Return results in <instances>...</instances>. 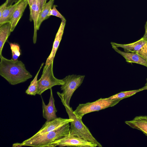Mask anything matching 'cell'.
<instances>
[{
    "label": "cell",
    "instance_id": "cell-1",
    "mask_svg": "<svg viewBox=\"0 0 147 147\" xmlns=\"http://www.w3.org/2000/svg\"><path fill=\"white\" fill-rule=\"evenodd\" d=\"M0 57V75L10 84L24 82L32 77L21 61L8 59L2 55Z\"/></svg>",
    "mask_w": 147,
    "mask_h": 147
},
{
    "label": "cell",
    "instance_id": "cell-2",
    "mask_svg": "<svg viewBox=\"0 0 147 147\" xmlns=\"http://www.w3.org/2000/svg\"><path fill=\"white\" fill-rule=\"evenodd\" d=\"M57 93L65 108L69 118L74 119V121L70 122V125L68 134L94 143L98 147H102V145L93 136L89 129L83 123L82 119L76 116L71 107L65 104L61 93L57 92Z\"/></svg>",
    "mask_w": 147,
    "mask_h": 147
},
{
    "label": "cell",
    "instance_id": "cell-3",
    "mask_svg": "<svg viewBox=\"0 0 147 147\" xmlns=\"http://www.w3.org/2000/svg\"><path fill=\"white\" fill-rule=\"evenodd\" d=\"M69 123L52 131L32 139L28 138L21 143L13 144L12 147L28 146L34 147H49L55 141L68 134L70 129Z\"/></svg>",
    "mask_w": 147,
    "mask_h": 147
},
{
    "label": "cell",
    "instance_id": "cell-4",
    "mask_svg": "<svg viewBox=\"0 0 147 147\" xmlns=\"http://www.w3.org/2000/svg\"><path fill=\"white\" fill-rule=\"evenodd\" d=\"M120 101L110 100L108 98H100L92 102L80 104L74 112L78 118L82 119L83 117L87 113L114 106Z\"/></svg>",
    "mask_w": 147,
    "mask_h": 147
},
{
    "label": "cell",
    "instance_id": "cell-5",
    "mask_svg": "<svg viewBox=\"0 0 147 147\" xmlns=\"http://www.w3.org/2000/svg\"><path fill=\"white\" fill-rule=\"evenodd\" d=\"M53 61L48 66H44L42 75L38 80L37 94L40 95L45 90L56 85H61L64 82L62 80L59 79L54 76Z\"/></svg>",
    "mask_w": 147,
    "mask_h": 147
},
{
    "label": "cell",
    "instance_id": "cell-6",
    "mask_svg": "<svg viewBox=\"0 0 147 147\" xmlns=\"http://www.w3.org/2000/svg\"><path fill=\"white\" fill-rule=\"evenodd\" d=\"M85 76L73 74L66 76L62 80L64 82L61 88L63 92L61 93L65 104L70 106L71 98L75 91L82 83Z\"/></svg>",
    "mask_w": 147,
    "mask_h": 147
},
{
    "label": "cell",
    "instance_id": "cell-7",
    "mask_svg": "<svg viewBox=\"0 0 147 147\" xmlns=\"http://www.w3.org/2000/svg\"><path fill=\"white\" fill-rule=\"evenodd\" d=\"M57 146L59 147H96L97 146L94 143L68 134L51 143L49 147H55Z\"/></svg>",
    "mask_w": 147,
    "mask_h": 147
},
{
    "label": "cell",
    "instance_id": "cell-8",
    "mask_svg": "<svg viewBox=\"0 0 147 147\" xmlns=\"http://www.w3.org/2000/svg\"><path fill=\"white\" fill-rule=\"evenodd\" d=\"M74 121L71 118L63 119L57 117L49 122L46 121L40 129L34 135L29 138L32 139L52 131Z\"/></svg>",
    "mask_w": 147,
    "mask_h": 147
},
{
    "label": "cell",
    "instance_id": "cell-9",
    "mask_svg": "<svg viewBox=\"0 0 147 147\" xmlns=\"http://www.w3.org/2000/svg\"><path fill=\"white\" fill-rule=\"evenodd\" d=\"M50 96L49 102L47 105H45L43 98L42 100V115L47 122L52 121L57 118L56 115L57 111L55 105V100L53 95L52 88L50 89Z\"/></svg>",
    "mask_w": 147,
    "mask_h": 147
},
{
    "label": "cell",
    "instance_id": "cell-10",
    "mask_svg": "<svg viewBox=\"0 0 147 147\" xmlns=\"http://www.w3.org/2000/svg\"><path fill=\"white\" fill-rule=\"evenodd\" d=\"M66 20H62L60 26L56 35L51 52L47 58L44 66L49 65L53 61L62 39L65 25Z\"/></svg>",
    "mask_w": 147,
    "mask_h": 147
},
{
    "label": "cell",
    "instance_id": "cell-11",
    "mask_svg": "<svg viewBox=\"0 0 147 147\" xmlns=\"http://www.w3.org/2000/svg\"><path fill=\"white\" fill-rule=\"evenodd\" d=\"M30 8V15L29 20L33 21L34 33L33 37L34 44L36 43L37 40V24L39 15L40 12V0H34Z\"/></svg>",
    "mask_w": 147,
    "mask_h": 147
},
{
    "label": "cell",
    "instance_id": "cell-12",
    "mask_svg": "<svg viewBox=\"0 0 147 147\" xmlns=\"http://www.w3.org/2000/svg\"><path fill=\"white\" fill-rule=\"evenodd\" d=\"M125 122L130 127L141 131L147 136V115L136 116L132 120Z\"/></svg>",
    "mask_w": 147,
    "mask_h": 147
},
{
    "label": "cell",
    "instance_id": "cell-13",
    "mask_svg": "<svg viewBox=\"0 0 147 147\" xmlns=\"http://www.w3.org/2000/svg\"><path fill=\"white\" fill-rule=\"evenodd\" d=\"M112 47L116 52L125 58L126 61L139 64L147 67V61L138 53L123 52L119 50L117 47Z\"/></svg>",
    "mask_w": 147,
    "mask_h": 147
},
{
    "label": "cell",
    "instance_id": "cell-14",
    "mask_svg": "<svg viewBox=\"0 0 147 147\" xmlns=\"http://www.w3.org/2000/svg\"><path fill=\"white\" fill-rule=\"evenodd\" d=\"M28 4L27 0H22L18 5L10 22L11 26V32L14 30Z\"/></svg>",
    "mask_w": 147,
    "mask_h": 147
},
{
    "label": "cell",
    "instance_id": "cell-15",
    "mask_svg": "<svg viewBox=\"0 0 147 147\" xmlns=\"http://www.w3.org/2000/svg\"><path fill=\"white\" fill-rule=\"evenodd\" d=\"M147 42L143 37L136 42L127 44H121L111 42L112 46L120 47L123 48L125 52L136 53Z\"/></svg>",
    "mask_w": 147,
    "mask_h": 147
},
{
    "label": "cell",
    "instance_id": "cell-16",
    "mask_svg": "<svg viewBox=\"0 0 147 147\" xmlns=\"http://www.w3.org/2000/svg\"><path fill=\"white\" fill-rule=\"evenodd\" d=\"M11 32V26L10 22L0 25V55H2L3 47Z\"/></svg>",
    "mask_w": 147,
    "mask_h": 147
},
{
    "label": "cell",
    "instance_id": "cell-17",
    "mask_svg": "<svg viewBox=\"0 0 147 147\" xmlns=\"http://www.w3.org/2000/svg\"><path fill=\"white\" fill-rule=\"evenodd\" d=\"M54 1V0H49L44 5L38 16L37 24V30H39L42 22L49 18L48 15L53 5Z\"/></svg>",
    "mask_w": 147,
    "mask_h": 147
},
{
    "label": "cell",
    "instance_id": "cell-18",
    "mask_svg": "<svg viewBox=\"0 0 147 147\" xmlns=\"http://www.w3.org/2000/svg\"><path fill=\"white\" fill-rule=\"evenodd\" d=\"M21 0H20L13 5L7 7L0 17V25L7 23L10 22L16 8Z\"/></svg>",
    "mask_w": 147,
    "mask_h": 147
},
{
    "label": "cell",
    "instance_id": "cell-19",
    "mask_svg": "<svg viewBox=\"0 0 147 147\" xmlns=\"http://www.w3.org/2000/svg\"><path fill=\"white\" fill-rule=\"evenodd\" d=\"M44 64V63L41 64L40 67L34 79L31 82L30 85L28 89L26 91L25 93L27 94L35 96L36 94H37L38 87V76Z\"/></svg>",
    "mask_w": 147,
    "mask_h": 147
},
{
    "label": "cell",
    "instance_id": "cell-20",
    "mask_svg": "<svg viewBox=\"0 0 147 147\" xmlns=\"http://www.w3.org/2000/svg\"><path fill=\"white\" fill-rule=\"evenodd\" d=\"M142 91L140 88L138 90L121 92L109 98L110 100H120L134 95L137 92Z\"/></svg>",
    "mask_w": 147,
    "mask_h": 147
},
{
    "label": "cell",
    "instance_id": "cell-21",
    "mask_svg": "<svg viewBox=\"0 0 147 147\" xmlns=\"http://www.w3.org/2000/svg\"><path fill=\"white\" fill-rule=\"evenodd\" d=\"M9 44L12 52L11 59L14 61L18 60L21 55V50L19 45L15 43H9Z\"/></svg>",
    "mask_w": 147,
    "mask_h": 147
},
{
    "label": "cell",
    "instance_id": "cell-22",
    "mask_svg": "<svg viewBox=\"0 0 147 147\" xmlns=\"http://www.w3.org/2000/svg\"><path fill=\"white\" fill-rule=\"evenodd\" d=\"M57 6L53 5L52 9L50 10L48 15V16L49 17L51 16H53L60 18L61 20H66L65 18L57 10L56 7Z\"/></svg>",
    "mask_w": 147,
    "mask_h": 147
},
{
    "label": "cell",
    "instance_id": "cell-23",
    "mask_svg": "<svg viewBox=\"0 0 147 147\" xmlns=\"http://www.w3.org/2000/svg\"><path fill=\"white\" fill-rule=\"evenodd\" d=\"M136 53L141 56L147 61V42Z\"/></svg>",
    "mask_w": 147,
    "mask_h": 147
},
{
    "label": "cell",
    "instance_id": "cell-24",
    "mask_svg": "<svg viewBox=\"0 0 147 147\" xmlns=\"http://www.w3.org/2000/svg\"><path fill=\"white\" fill-rule=\"evenodd\" d=\"M8 3L7 0H6L0 6V17L2 15V13L7 7Z\"/></svg>",
    "mask_w": 147,
    "mask_h": 147
},
{
    "label": "cell",
    "instance_id": "cell-25",
    "mask_svg": "<svg viewBox=\"0 0 147 147\" xmlns=\"http://www.w3.org/2000/svg\"><path fill=\"white\" fill-rule=\"evenodd\" d=\"M20 0H7L8 3L7 7L12 5L13 3H16Z\"/></svg>",
    "mask_w": 147,
    "mask_h": 147
},
{
    "label": "cell",
    "instance_id": "cell-26",
    "mask_svg": "<svg viewBox=\"0 0 147 147\" xmlns=\"http://www.w3.org/2000/svg\"><path fill=\"white\" fill-rule=\"evenodd\" d=\"M47 0H40V11L44 4L46 3Z\"/></svg>",
    "mask_w": 147,
    "mask_h": 147
},
{
    "label": "cell",
    "instance_id": "cell-27",
    "mask_svg": "<svg viewBox=\"0 0 147 147\" xmlns=\"http://www.w3.org/2000/svg\"><path fill=\"white\" fill-rule=\"evenodd\" d=\"M145 33L143 37H142L144 39L147 38V21L145 25Z\"/></svg>",
    "mask_w": 147,
    "mask_h": 147
},
{
    "label": "cell",
    "instance_id": "cell-28",
    "mask_svg": "<svg viewBox=\"0 0 147 147\" xmlns=\"http://www.w3.org/2000/svg\"><path fill=\"white\" fill-rule=\"evenodd\" d=\"M28 3L29 8L31 6L34 0H27Z\"/></svg>",
    "mask_w": 147,
    "mask_h": 147
},
{
    "label": "cell",
    "instance_id": "cell-29",
    "mask_svg": "<svg viewBox=\"0 0 147 147\" xmlns=\"http://www.w3.org/2000/svg\"><path fill=\"white\" fill-rule=\"evenodd\" d=\"M146 82L145 84V85L143 87L140 88L142 90L147 89V78L146 79Z\"/></svg>",
    "mask_w": 147,
    "mask_h": 147
},
{
    "label": "cell",
    "instance_id": "cell-30",
    "mask_svg": "<svg viewBox=\"0 0 147 147\" xmlns=\"http://www.w3.org/2000/svg\"><path fill=\"white\" fill-rule=\"evenodd\" d=\"M145 40H147V38H146V39H145Z\"/></svg>",
    "mask_w": 147,
    "mask_h": 147
}]
</instances>
